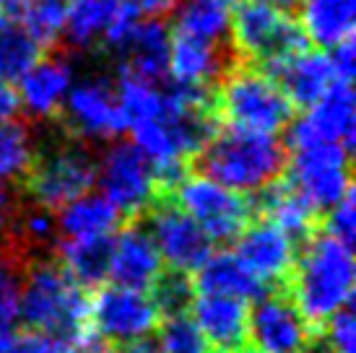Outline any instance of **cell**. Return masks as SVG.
<instances>
[{
	"label": "cell",
	"instance_id": "26",
	"mask_svg": "<svg viewBox=\"0 0 356 353\" xmlns=\"http://www.w3.org/2000/svg\"><path fill=\"white\" fill-rule=\"evenodd\" d=\"M55 221L63 239H86L112 234L122 221V213L104 195L86 192L60 208Z\"/></svg>",
	"mask_w": 356,
	"mask_h": 353
},
{
	"label": "cell",
	"instance_id": "13",
	"mask_svg": "<svg viewBox=\"0 0 356 353\" xmlns=\"http://www.w3.org/2000/svg\"><path fill=\"white\" fill-rule=\"evenodd\" d=\"M315 327L307 322L286 291L255 299L248 320V340L263 353H305Z\"/></svg>",
	"mask_w": 356,
	"mask_h": 353
},
{
	"label": "cell",
	"instance_id": "1",
	"mask_svg": "<svg viewBox=\"0 0 356 353\" xmlns=\"http://www.w3.org/2000/svg\"><path fill=\"white\" fill-rule=\"evenodd\" d=\"M284 288L307 322L320 327L333 312L351 304L354 294L351 245L317 229L305 242V249H297Z\"/></svg>",
	"mask_w": 356,
	"mask_h": 353
},
{
	"label": "cell",
	"instance_id": "34",
	"mask_svg": "<svg viewBox=\"0 0 356 353\" xmlns=\"http://www.w3.org/2000/svg\"><path fill=\"white\" fill-rule=\"evenodd\" d=\"M159 348L161 353H208L206 338L200 335L198 325L193 317L185 314H172L159 325Z\"/></svg>",
	"mask_w": 356,
	"mask_h": 353
},
{
	"label": "cell",
	"instance_id": "21",
	"mask_svg": "<svg viewBox=\"0 0 356 353\" xmlns=\"http://www.w3.org/2000/svg\"><path fill=\"white\" fill-rule=\"evenodd\" d=\"M299 122L320 140L341 143L351 151L356 138V99L351 81H333Z\"/></svg>",
	"mask_w": 356,
	"mask_h": 353
},
{
	"label": "cell",
	"instance_id": "16",
	"mask_svg": "<svg viewBox=\"0 0 356 353\" xmlns=\"http://www.w3.org/2000/svg\"><path fill=\"white\" fill-rule=\"evenodd\" d=\"M164 263L151 239L143 216L130 218L125 229L112 239V260H109V278L115 286L133 288V291H149Z\"/></svg>",
	"mask_w": 356,
	"mask_h": 353
},
{
	"label": "cell",
	"instance_id": "30",
	"mask_svg": "<svg viewBox=\"0 0 356 353\" xmlns=\"http://www.w3.org/2000/svg\"><path fill=\"white\" fill-rule=\"evenodd\" d=\"M37 156V140L26 122L0 120V185L24 182Z\"/></svg>",
	"mask_w": 356,
	"mask_h": 353
},
{
	"label": "cell",
	"instance_id": "41",
	"mask_svg": "<svg viewBox=\"0 0 356 353\" xmlns=\"http://www.w3.org/2000/svg\"><path fill=\"white\" fill-rule=\"evenodd\" d=\"M122 348H125V353H161L159 340L156 338H151V335L138 338V340H130V343H125Z\"/></svg>",
	"mask_w": 356,
	"mask_h": 353
},
{
	"label": "cell",
	"instance_id": "2",
	"mask_svg": "<svg viewBox=\"0 0 356 353\" xmlns=\"http://www.w3.org/2000/svg\"><path fill=\"white\" fill-rule=\"evenodd\" d=\"M195 169L234 192H260L284 176L286 146L273 133L227 125L200 148Z\"/></svg>",
	"mask_w": 356,
	"mask_h": 353
},
{
	"label": "cell",
	"instance_id": "42",
	"mask_svg": "<svg viewBox=\"0 0 356 353\" xmlns=\"http://www.w3.org/2000/svg\"><path fill=\"white\" fill-rule=\"evenodd\" d=\"M79 353H118V348H115V345H109V343H99V340L89 338V340H83V343H81Z\"/></svg>",
	"mask_w": 356,
	"mask_h": 353
},
{
	"label": "cell",
	"instance_id": "44",
	"mask_svg": "<svg viewBox=\"0 0 356 353\" xmlns=\"http://www.w3.org/2000/svg\"><path fill=\"white\" fill-rule=\"evenodd\" d=\"M305 353H338V351H333L330 345H317V348H307Z\"/></svg>",
	"mask_w": 356,
	"mask_h": 353
},
{
	"label": "cell",
	"instance_id": "7",
	"mask_svg": "<svg viewBox=\"0 0 356 353\" xmlns=\"http://www.w3.org/2000/svg\"><path fill=\"white\" fill-rule=\"evenodd\" d=\"M229 37L234 55L255 68H268L309 47L299 21L266 0H242L234 6Z\"/></svg>",
	"mask_w": 356,
	"mask_h": 353
},
{
	"label": "cell",
	"instance_id": "28",
	"mask_svg": "<svg viewBox=\"0 0 356 353\" xmlns=\"http://www.w3.org/2000/svg\"><path fill=\"white\" fill-rule=\"evenodd\" d=\"M232 3L227 0H179L175 8V31L200 42H227L232 24Z\"/></svg>",
	"mask_w": 356,
	"mask_h": 353
},
{
	"label": "cell",
	"instance_id": "9",
	"mask_svg": "<svg viewBox=\"0 0 356 353\" xmlns=\"http://www.w3.org/2000/svg\"><path fill=\"white\" fill-rule=\"evenodd\" d=\"M55 120L63 125L65 136L79 138L83 143L112 140L128 130V117L118 99L115 81L104 73H89L81 81H73Z\"/></svg>",
	"mask_w": 356,
	"mask_h": 353
},
{
	"label": "cell",
	"instance_id": "11",
	"mask_svg": "<svg viewBox=\"0 0 356 353\" xmlns=\"http://www.w3.org/2000/svg\"><path fill=\"white\" fill-rule=\"evenodd\" d=\"M161 312L146 291H133L122 286L102 288L89 299V327L109 345H125L146 338L161 325Z\"/></svg>",
	"mask_w": 356,
	"mask_h": 353
},
{
	"label": "cell",
	"instance_id": "5",
	"mask_svg": "<svg viewBox=\"0 0 356 353\" xmlns=\"http://www.w3.org/2000/svg\"><path fill=\"white\" fill-rule=\"evenodd\" d=\"M216 115L234 128L276 136L294 120V104L266 70L239 60L216 86Z\"/></svg>",
	"mask_w": 356,
	"mask_h": 353
},
{
	"label": "cell",
	"instance_id": "40",
	"mask_svg": "<svg viewBox=\"0 0 356 353\" xmlns=\"http://www.w3.org/2000/svg\"><path fill=\"white\" fill-rule=\"evenodd\" d=\"M19 97H16V88L6 83V81H0V120H10L16 117V112H19Z\"/></svg>",
	"mask_w": 356,
	"mask_h": 353
},
{
	"label": "cell",
	"instance_id": "31",
	"mask_svg": "<svg viewBox=\"0 0 356 353\" xmlns=\"http://www.w3.org/2000/svg\"><path fill=\"white\" fill-rule=\"evenodd\" d=\"M44 55L31 34L16 19L3 13L0 19V81L13 83Z\"/></svg>",
	"mask_w": 356,
	"mask_h": 353
},
{
	"label": "cell",
	"instance_id": "6",
	"mask_svg": "<svg viewBox=\"0 0 356 353\" xmlns=\"http://www.w3.org/2000/svg\"><path fill=\"white\" fill-rule=\"evenodd\" d=\"M97 167L99 158L94 146L65 136L47 148L37 146V156L31 161L29 174L24 176V187L34 206L55 213L70 200L91 192L97 182Z\"/></svg>",
	"mask_w": 356,
	"mask_h": 353
},
{
	"label": "cell",
	"instance_id": "35",
	"mask_svg": "<svg viewBox=\"0 0 356 353\" xmlns=\"http://www.w3.org/2000/svg\"><path fill=\"white\" fill-rule=\"evenodd\" d=\"M320 327L325 330V340L333 351H338V353L356 351V320H354L351 304L341 306L338 312H333Z\"/></svg>",
	"mask_w": 356,
	"mask_h": 353
},
{
	"label": "cell",
	"instance_id": "24",
	"mask_svg": "<svg viewBox=\"0 0 356 353\" xmlns=\"http://www.w3.org/2000/svg\"><path fill=\"white\" fill-rule=\"evenodd\" d=\"M299 26L309 44L333 49L354 37L356 0H299Z\"/></svg>",
	"mask_w": 356,
	"mask_h": 353
},
{
	"label": "cell",
	"instance_id": "36",
	"mask_svg": "<svg viewBox=\"0 0 356 353\" xmlns=\"http://www.w3.org/2000/svg\"><path fill=\"white\" fill-rule=\"evenodd\" d=\"M323 231H327L330 236H336L341 242L346 245H354V236H356V203H354V190H348L343 200L333 206L323 216Z\"/></svg>",
	"mask_w": 356,
	"mask_h": 353
},
{
	"label": "cell",
	"instance_id": "15",
	"mask_svg": "<svg viewBox=\"0 0 356 353\" xmlns=\"http://www.w3.org/2000/svg\"><path fill=\"white\" fill-rule=\"evenodd\" d=\"M76 81V65L63 49L42 55L19 79V107L34 120H55L63 109L70 86Z\"/></svg>",
	"mask_w": 356,
	"mask_h": 353
},
{
	"label": "cell",
	"instance_id": "43",
	"mask_svg": "<svg viewBox=\"0 0 356 353\" xmlns=\"http://www.w3.org/2000/svg\"><path fill=\"white\" fill-rule=\"evenodd\" d=\"M26 3H31V0H0V10L10 16V13H19V10L26 6Z\"/></svg>",
	"mask_w": 356,
	"mask_h": 353
},
{
	"label": "cell",
	"instance_id": "27",
	"mask_svg": "<svg viewBox=\"0 0 356 353\" xmlns=\"http://www.w3.org/2000/svg\"><path fill=\"white\" fill-rule=\"evenodd\" d=\"M118 0H65L63 40L70 49H94L115 19Z\"/></svg>",
	"mask_w": 356,
	"mask_h": 353
},
{
	"label": "cell",
	"instance_id": "10",
	"mask_svg": "<svg viewBox=\"0 0 356 353\" xmlns=\"http://www.w3.org/2000/svg\"><path fill=\"white\" fill-rule=\"evenodd\" d=\"M97 182L102 185V195L128 218L146 213L159 197H164L159 192L151 161L125 140L112 143L102 154Z\"/></svg>",
	"mask_w": 356,
	"mask_h": 353
},
{
	"label": "cell",
	"instance_id": "38",
	"mask_svg": "<svg viewBox=\"0 0 356 353\" xmlns=\"http://www.w3.org/2000/svg\"><path fill=\"white\" fill-rule=\"evenodd\" d=\"M330 63H333V73H336V81H351L356 70V47H354V37L343 40L341 44L330 49Z\"/></svg>",
	"mask_w": 356,
	"mask_h": 353
},
{
	"label": "cell",
	"instance_id": "4",
	"mask_svg": "<svg viewBox=\"0 0 356 353\" xmlns=\"http://www.w3.org/2000/svg\"><path fill=\"white\" fill-rule=\"evenodd\" d=\"M286 143L289 169H284V176L323 221L327 211L338 206L351 190V151L341 143H327L315 138L299 120L289 122Z\"/></svg>",
	"mask_w": 356,
	"mask_h": 353
},
{
	"label": "cell",
	"instance_id": "29",
	"mask_svg": "<svg viewBox=\"0 0 356 353\" xmlns=\"http://www.w3.org/2000/svg\"><path fill=\"white\" fill-rule=\"evenodd\" d=\"M26 263L29 260L19 245L10 242L8 247H0V353L16 335V325L21 320V286Z\"/></svg>",
	"mask_w": 356,
	"mask_h": 353
},
{
	"label": "cell",
	"instance_id": "8",
	"mask_svg": "<svg viewBox=\"0 0 356 353\" xmlns=\"http://www.w3.org/2000/svg\"><path fill=\"white\" fill-rule=\"evenodd\" d=\"M169 197L203 229L211 242H234L252 224V200L203 174H188Z\"/></svg>",
	"mask_w": 356,
	"mask_h": 353
},
{
	"label": "cell",
	"instance_id": "25",
	"mask_svg": "<svg viewBox=\"0 0 356 353\" xmlns=\"http://www.w3.org/2000/svg\"><path fill=\"white\" fill-rule=\"evenodd\" d=\"M112 239L115 236H86V239H58L55 260L65 273L81 286L91 288L109 278V260H112Z\"/></svg>",
	"mask_w": 356,
	"mask_h": 353
},
{
	"label": "cell",
	"instance_id": "23",
	"mask_svg": "<svg viewBox=\"0 0 356 353\" xmlns=\"http://www.w3.org/2000/svg\"><path fill=\"white\" fill-rule=\"evenodd\" d=\"M193 284L200 294L237 296L245 302L268 294V284H263L234 252H211L206 263L195 270Z\"/></svg>",
	"mask_w": 356,
	"mask_h": 353
},
{
	"label": "cell",
	"instance_id": "14",
	"mask_svg": "<svg viewBox=\"0 0 356 353\" xmlns=\"http://www.w3.org/2000/svg\"><path fill=\"white\" fill-rule=\"evenodd\" d=\"M239 63L229 42H200L172 34L169 47V83L216 91L221 79Z\"/></svg>",
	"mask_w": 356,
	"mask_h": 353
},
{
	"label": "cell",
	"instance_id": "12",
	"mask_svg": "<svg viewBox=\"0 0 356 353\" xmlns=\"http://www.w3.org/2000/svg\"><path fill=\"white\" fill-rule=\"evenodd\" d=\"M140 216L156 245L161 263H167L169 270L195 273L208 260L213 242L169 195L159 197Z\"/></svg>",
	"mask_w": 356,
	"mask_h": 353
},
{
	"label": "cell",
	"instance_id": "17",
	"mask_svg": "<svg viewBox=\"0 0 356 353\" xmlns=\"http://www.w3.org/2000/svg\"><path fill=\"white\" fill-rule=\"evenodd\" d=\"M234 255L248 265L250 270L263 284H281L286 286V278L291 273V265L297 257V245L291 242L286 231H281L270 221L248 224L245 231L234 239Z\"/></svg>",
	"mask_w": 356,
	"mask_h": 353
},
{
	"label": "cell",
	"instance_id": "19",
	"mask_svg": "<svg viewBox=\"0 0 356 353\" xmlns=\"http://www.w3.org/2000/svg\"><path fill=\"white\" fill-rule=\"evenodd\" d=\"M193 322L198 325L200 335L206 338L216 353H237L248 343L250 306L245 299L221 294H200L193 299Z\"/></svg>",
	"mask_w": 356,
	"mask_h": 353
},
{
	"label": "cell",
	"instance_id": "33",
	"mask_svg": "<svg viewBox=\"0 0 356 353\" xmlns=\"http://www.w3.org/2000/svg\"><path fill=\"white\" fill-rule=\"evenodd\" d=\"M149 291L161 317L185 314L193 304V299H195L193 278H190V273H179V270H161Z\"/></svg>",
	"mask_w": 356,
	"mask_h": 353
},
{
	"label": "cell",
	"instance_id": "45",
	"mask_svg": "<svg viewBox=\"0 0 356 353\" xmlns=\"http://www.w3.org/2000/svg\"><path fill=\"white\" fill-rule=\"evenodd\" d=\"M237 353H263V351H257V348H252V351H245V348H242V351H237Z\"/></svg>",
	"mask_w": 356,
	"mask_h": 353
},
{
	"label": "cell",
	"instance_id": "22",
	"mask_svg": "<svg viewBox=\"0 0 356 353\" xmlns=\"http://www.w3.org/2000/svg\"><path fill=\"white\" fill-rule=\"evenodd\" d=\"M252 206H255V213H260L270 224H276L281 231H286L294 245L307 242L320 224V216L307 206L305 197L289 185L286 176H281L266 190H260V197Z\"/></svg>",
	"mask_w": 356,
	"mask_h": 353
},
{
	"label": "cell",
	"instance_id": "3",
	"mask_svg": "<svg viewBox=\"0 0 356 353\" xmlns=\"http://www.w3.org/2000/svg\"><path fill=\"white\" fill-rule=\"evenodd\" d=\"M19 314L29 330L58 335L68 343L81 345L91 338L89 296L58 260L26 263Z\"/></svg>",
	"mask_w": 356,
	"mask_h": 353
},
{
	"label": "cell",
	"instance_id": "18",
	"mask_svg": "<svg viewBox=\"0 0 356 353\" xmlns=\"http://www.w3.org/2000/svg\"><path fill=\"white\" fill-rule=\"evenodd\" d=\"M260 70H266L268 76L276 81L281 91L289 97V101L294 104V109H309L336 81L333 63L325 49L307 47Z\"/></svg>",
	"mask_w": 356,
	"mask_h": 353
},
{
	"label": "cell",
	"instance_id": "39",
	"mask_svg": "<svg viewBox=\"0 0 356 353\" xmlns=\"http://www.w3.org/2000/svg\"><path fill=\"white\" fill-rule=\"evenodd\" d=\"M16 213H19V200L13 197L6 185H0V242L8 239L10 231H13V221H16Z\"/></svg>",
	"mask_w": 356,
	"mask_h": 353
},
{
	"label": "cell",
	"instance_id": "37",
	"mask_svg": "<svg viewBox=\"0 0 356 353\" xmlns=\"http://www.w3.org/2000/svg\"><path fill=\"white\" fill-rule=\"evenodd\" d=\"M3 353H70V343L42 330H26L13 335Z\"/></svg>",
	"mask_w": 356,
	"mask_h": 353
},
{
	"label": "cell",
	"instance_id": "32",
	"mask_svg": "<svg viewBox=\"0 0 356 353\" xmlns=\"http://www.w3.org/2000/svg\"><path fill=\"white\" fill-rule=\"evenodd\" d=\"M24 29L42 49H52L63 40L65 26V0H31L16 13Z\"/></svg>",
	"mask_w": 356,
	"mask_h": 353
},
{
	"label": "cell",
	"instance_id": "20",
	"mask_svg": "<svg viewBox=\"0 0 356 353\" xmlns=\"http://www.w3.org/2000/svg\"><path fill=\"white\" fill-rule=\"evenodd\" d=\"M172 29L164 19H149L133 26L118 55V70H128L151 83H167Z\"/></svg>",
	"mask_w": 356,
	"mask_h": 353
}]
</instances>
